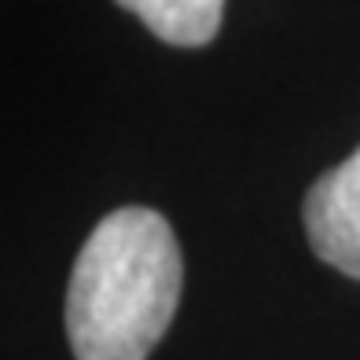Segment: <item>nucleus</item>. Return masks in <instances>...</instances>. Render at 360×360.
Here are the masks:
<instances>
[{"mask_svg": "<svg viewBox=\"0 0 360 360\" xmlns=\"http://www.w3.org/2000/svg\"><path fill=\"white\" fill-rule=\"evenodd\" d=\"M118 4L133 11L158 41L176 48L210 44L224 19V0H118Z\"/></svg>", "mask_w": 360, "mask_h": 360, "instance_id": "nucleus-3", "label": "nucleus"}, {"mask_svg": "<svg viewBox=\"0 0 360 360\" xmlns=\"http://www.w3.org/2000/svg\"><path fill=\"white\" fill-rule=\"evenodd\" d=\"M305 236L316 257L360 280V147L309 188Z\"/></svg>", "mask_w": 360, "mask_h": 360, "instance_id": "nucleus-2", "label": "nucleus"}, {"mask_svg": "<svg viewBox=\"0 0 360 360\" xmlns=\"http://www.w3.org/2000/svg\"><path fill=\"white\" fill-rule=\"evenodd\" d=\"M184 257L169 221L122 206L89 232L67 287V338L77 360H147L169 331Z\"/></svg>", "mask_w": 360, "mask_h": 360, "instance_id": "nucleus-1", "label": "nucleus"}]
</instances>
